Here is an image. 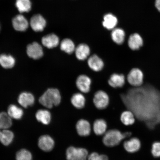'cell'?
Wrapping results in <instances>:
<instances>
[{"instance_id": "9", "label": "cell", "mask_w": 160, "mask_h": 160, "mask_svg": "<svg viewBox=\"0 0 160 160\" xmlns=\"http://www.w3.org/2000/svg\"><path fill=\"white\" fill-rule=\"evenodd\" d=\"M126 82L125 76L122 73H115L110 76L108 83L113 88H121L124 86Z\"/></svg>"}, {"instance_id": "1", "label": "cell", "mask_w": 160, "mask_h": 160, "mask_svg": "<svg viewBox=\"0 0 160 160\" xmlns=\"http://www.w3.org/2000/svg\"><path fill=\"white\" fill-rule=\"evenodd\" d=\"M119 97L126 108L135 118L145 122L151 129L160 123V91L149 84L133 87L127 82Z\"/></svg>"}, {"instance_id": "21", "label": "cell", "mask_w": 160, "mask_h": 160, "mask_svg": "<svg viewBox=\"0 0 160 160\" xmlns=\"http://www.w3.org/2000/svg\"><path fill=\"white\" fill-rule=\"evenodd\" d=\"M35 117L38 122L44 125H48L51 123V113L47 110H39L36 113Z\"/></svg>"}, {"instance_id": "18", "label": "cell", "mask_w": 160, "mask_h": 160, "mask_svg": "<svg viewBox=\"0 0 160 160\" xmlns=\"http://www.w3.org/2000/svg\"><path fill=\"white\" fill-rule=\"evenodd\" d=\"M124 148L126 151L129 153H133L139 151L141 147L140 140L136 138L126 141L124 143Z\"/></svg>"}, {"instance_id": "32", "label": "cell", "mask_w": 160, "mask_h": 160, "mask_svg": "<svg viewBox=\"0 0 160 160\" xmlns=\"http://www.w3.org/2000/svg\"><path fill=\"white\" fill-rule=\"evenodd\" d=\"M16 160H32L33 155L31 151L26 149H22L16 154Z\"/></svg>"}, {"instance_id": "24", "label": "cell", "mask_w": 160, "mask_h": 160, "mask_svg": "<svg viewBox=\"0 0 160 160\" xmlns=\"http://www.w3.org/2000/svg\"><path fill=\"white\" fill-rule=\"evenodd\" d=\"M120 120L123 124L126 126L131 125L135 122V117L132 112L127 110L121 113Z\"/></svg>"}, {"instance_id": "23", "label": "cell", "mask_w": 160, "mask_h": 160, "mask_svg": "<svg viewBox=\"0 0 160 160\" xmlns=\"http://www.w3.org/2000/svg\"><path fill=\"white\" fill-rule=\"evenodd\" d=\"M112 40L118 45H121L125 41V33L122 29L115 28L111 33Z\"/></svg>"}, {"instance_id": "12", "label": "cell", "mask_w": 160, "mask_h": 160, "mask_svg": "<svg viewBox=\"0 0 160 160\" xmlns=\"http://www.w3.org/2000/svg\"><path fill=\"white\" fill-rule=\"evenodd\" d=\"M143 39L139 34L133 33L129 36L128 45L132 51H138L143 47Z\"/></svg>"}, {"instance_id": "30", "label": "cell", "mask_w": 160, "mask_h": 160, "mask_svg": "<svg viewBox=\"0 0 160 160\" xmlns=\"http://www.w3.org/2000/svg\"><path fill=\"white\" fill-rule=\"evenodd\" d=\"M12 125V119L5 112L0 113V130L9 129Z\"/></svg>"}, {"instance_id": "25", "label": "cell", "mask_w": 160, "mask_h": 160, "mask_svg": "<svg viewBox=\"0 0 160 160\" xmlns=\"http://www.w3.org/2000/svg\"><path fill=\"white\" fill-rule=\"evenodd\" d=\"M7 113L12 119L16 120L21 119L23 115V110L14 105L9 106Z\"/></svg>"}, {"instance_id": "17", "label": "cell", "mask_w": 160, "mask_h": 160, "mask_svg": "<svg viewBox=\"0 0 160 160\" xmlns=\"http://www.w3.org/2000/svg\"><path fill=\"white\" fill-rule=\"evenodd\" d=\"M59 39L54 34H50L42 38V42L43 45L49 49L55 48L59 44Z\"/></svg>"}, {"instance_id": "33", "label": "cell", "mask_w": 160, "mask_h": 160, "mask_svg": "<svg viewBox=\"0 0 160 160\" xmlns=\"http://www.w3.org/2000/svg\"><path fill=\"white\" fill-rule=\"evenodd\" d=\"M87 160H109V159L106 155H100L96 152H93L88 155Z\"/></svg>"}, {"instance_id": "15", "label": "cell", "mask_w": 160, "mask_h": 160, "mask_svg": "<svg viewBox=\"0 0 160 160\" xmlns=\"http://www.w3.org/2000/svg\"><path fill=\"white\" fill-rule=\"evenodd\" d=\"M15 138L14 133L9 129L0 130V142L7 147L13 142Z\"/></svg>"}, {"instance_id": "13", "label": "cell", "mask_w": 160, "mask_h": 160, "mask_svg": "<svg viewBox=\"0 0 160 160\" xmlns=\"http://www.w3.org/2000/svg\"><path fill=\"white\" fill-rule=\"evenodd\" d=\"M14 29L16 31L24 32L29 27V23L26 18L22 15H17L13 18L12 21Z\"/></svg>"}, {"instance_id": "20", "label": "cell", "mask_w": 160, "mask_h": 160, "mask_svg": "<svg viewBox=\"0 0 160 160\" xmlns=\"http://www.w3.org/2000/svg\"><path fill=\"white\" fill-rule=\"evenodd\" d=\"M107 124L105 120L98 119L94 122L93 130L97 135H103L107 132Z\"/></svg>"}, {"instance_id": "7", "label": "cell", "mask_w": 160, "mask_h": 160, "mask_svg": "<svg viewBox=\"0 0 160 160\" xmlns=\"http://www.w3.org/2000/svg\"><path fill=\"white\" fill-rule=\"evenodd\" d=\"M38 145L42 151L45 152H51L54 148L55 142L51 136L44 135L40 136L39 138Z\"/></svg>"}, {"instance_id": "28", "label": "cell", "mask_w": 160, "mask_h": 160, "mask_svg": "<svg viewBox=\"0 0 160 160\" xmlns=\"http://www.w3.org/2000/svg\"><path fill=\"white\" fill-rule=\"evenodd\" d=\"M85 101L84 96L80 93L74 94L71 98L72 104L78 109L83 108L85 107Z\"/></svg>"}, {"instance_id": "11", "label": "cell", "mask_w": 160, "mask_h": 160, "mask_svg": "<svg viewBox=\"0 0 160 160\" xmlns=\"http://www.w3.org/2000/svg\"><path fill=\"white\" fill-rule=\"evenodd\" d=\"M47 22L44 18L39 14L33 15L30 21V25L32 29L36 32L42 31Z\"/></svg>"}, {"instance_id": "29", "label": "cell", "mask_w": 160, "mask_h": 160, "mask_svg": "<svg viewBox=\"0 0 160 160\" xmlns=\"http://www.w3.org/2000/svg\"><path fill=\"white\" fill-rule=\"evenodd\" d=\"M15 5L19 12H28L31 9L32 4L30 0H16Z\"/></svg>"}, {"instance_id": "8", "label": "cell", "mask_w": 160, "mask_h": 160, "mask_svg": "<svg viewBox=\"0 0 160 160\" xmlns=\"http://www.w3.org/2000/svg\"><path fill=\"white\" fill-rule=\"evenodd\" d=\"M27 52L30 58L35 60L41 58L43 55L42 48L37 42H34L28 45Z\"/></svg>"}, {"instance_id": "3", "label": "cell", "mask_w": 160, "mask_h": 160, "mask_svg": "<svg viewBox=\"0 0 160 160\" xmlns=\"http://www.w3.org/2000/svg\"><path fill=\"white\" fill-rule=\"evenodd\" d=\"M131 134L129 132L122 133L119 130L111 129L107 131L102 139L103 144L107 147H112L118 145L122 140Z\"/></svg>"}, {"instance_id": "35", "label": "cell", "mask_w": 160, "mask_h": 160, "mask_svg": "<svg viewBox=\"0 0 160 160\" xmlns=\"http://www.w3.org/2000/svg\"><path fill=\"white\" fill-rule=\"evenodd\" d=\"M155 5L158 11L160 12V0H156Z\"/></svg>"}, {"instance_id": "27", "label": "cell", "mask_w": 160, "mask_h": 160, "mask_svg": "<svg viewBox=\"0 0 160 160\" xmlns=\"http://www.w3.org/2000/svg\"><path fill=\"white\" fill-rule=\"evenodd\" d=\"M15 63V60L12 56L5 54L0 55V65L4 68H12Z\"/></svg>"}, {"instance_id": "6", "label": "cell", "mask_w": 160, "mask_h": 160, "mask_svg": "<svg viewBox=\"0 0 160 160\" xmlns=\"http://www.w3.org/2000/svg\"><path fill=\"white\" fill-rule=\"evenodd\" d=\"M93 102L97 109L102 110L106 108L109 103V98L105 91H98L94 97Z\"/></svg>"}, {"instance_id": "22", "label": "cell", "mask_w": 160, "mask_h": 160, "mask_svg": "<svg viewBox=\"0 0 160 160\" xmlns=\"http://www.w3.org/2000/svg\"><path fill=\"white\" fill-rule=\"evenodd\" d=\"M76 57L80 61H84L87 58L90 53V48L85 44H81L75 49Z\"/></svg>"}, {"instance_id": "5", "label": "cell", "mask_w": 160, "mask_h": 160, "mask_svg": "<svg viewBox=\"0 0 160 160\" xmlns=\"http://www.w3.org/2000/svg\"><path fill=\"white\" fill-rule=\"evenodd\" d=\"M144 75L138 68H133L128 73L126 80L129 84L133 87H139L143 85Z\"/></svg>"}, {"instance_id": "4", "label": "cell", "mask_w": 160, "mask_h": 160, "mask_svg": "<svg viewBox=\"0 0 160 160\" xmlns=\"http://www.w3.org/2000/svg\"><path fill=\"white\" fill-rule=\"evenodd\" d=\"M88 155L87 149L73 146L68 148L66 152L67 160H87Z\"/></svg>"}, {"instance_id": "19", "label": "cell", "mask_w": 160, "mask_h": 160, "mask_svg": "<svg viewBox=\"0 0 160 160\" xmlns=\"http://www.w3.org/2000/svg\"><path fill=\"white\" fill-rule=\"evenodd\" d=\"M18 102L22 107L27 108L29 106L33 105L35 98L32 93L25 92L19 95Z\"/></svg>"}, {"instance_id": "31", "label": "cell", "mask_w": 160, "mask_h": 160, "mask_svg": "<svg viewBox=\"0 0 160 160\" xmlns=\"http://www.w3.org/2000/svg\"><path fill=\"white\" fill-rule=\"evenodd\" d=\"M60 48L62 51L67 53L71 54L75 51L74 43L69 39H65L61 42Z\"/></svg>"}, {"instance_id": "26", "label": "cell", "mask_w": 160, "mask_h": 160, "mask_svg": "<svg viewBox=\"0 0 160 160\" xmlns=\"http://www.w3.org/2000/svg\"><path fill=\"white\" fill-rule=\"evenodd\" d=\"M117 23V18L112 14H107L104 17L102 24L103 27L108 29L111 30L115 29Z\"/></svg>"}, {"instance_id": "14", "label": "cell", "mask_w": 160, "mask_h": 160, "mask_svg": "<svg viewBox=\"0 0 160 160\" xmlns=\"http://www.w3.org/2000/svg\"><path fill=\"white\" fill-rule=\"evenodd\" d=\"M76 85L80 91L84 93L89 92L91 88V80L87 76L82 75L78 77Z\"/></svg>"}, {"instance_id": "16", "label": "cell", "mask_w": 160, "mask_h": 160, "mask_svg": "<svg viewBox=\"0 0 160 160\" xmlns=\"http://www.w3.org/2000/svg\"><path fill=\"white\" fill-rule=\"evenodd\" d=\"M88 63L90 68L95 72L101 71L104 66L102 60L96 55H93L89 58Z\"/></svg>"}, {"instance_id": "36", "label": "cell", "mask_w": 160, "mask_h": 160, "mask_svg": "<svg viewBox=\"0 0 160 160\" xmlns=\"http://www.w3.org/2000/svg\"><path fill=\"white\" fill-rule=\"evenodd\" d=\"M0 29H1V27H0Z\"/></svg>"}, {"instance_id": "2", "label": "cell", "mask_w": 160, "mask_h": 160, "mask_svg": "<svg viewBox=\"0 0 160 160\" xmlns=\"http://www.w3.org/2000/svg\"><path fill=\"white\" fill-rule=\"evenodd\" d=\"M61 101V94L59 90L55 88L48 89L39 99V103L49 109L58 105Z\"/></svg>"}, {"instance_id": "34", "label": "cell", "mask_w": 160, "mask_h": 160, "mask_svg": "<svg viewBox=\"0 0 160 160\" xmlns=\"http://www.w3.org/2000/svg\"><path fill=\"white\" fill-rule=\"evenodd\" d=\"M151 152L154 157H160V142H155L152 145Z\"/></svg>"}, {"instance_id": "10", "label": "cell", "mask_w": 160, "mask_h": 160, "mask_svg": "<svg viewBox=\"0 0 160 160\" xmlns=\"http://www.w3.org/2000/svg\"><path fill=\"white\" fill-rule=\"evenodd\" d=\"M76 129L78 134L82 137L89 136L92 130L91 124L87 120L84 119H80L77 122Z\"/></svg>"}]
</instances>
